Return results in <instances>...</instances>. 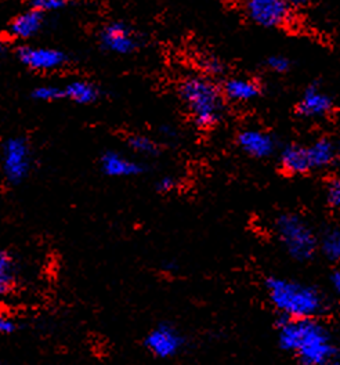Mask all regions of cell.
Returning <instances> with one entry per match:
<instances>
[{
  "mask_svg": "<svg viewBox=\"0 0 340 365\" xmlns=\"http://www.w3.org/2000/svg\"><path fill=\"white\" fill-rule=\"evenodd\" d=\"M68 0H32V9L41 11V13H48V11H57L67 6Z\"/></svg>",
  "mask_w": 340,
  "mask_h": 365,
  "instance_id": "25",
  "label": "cell"
},
{
  "mask_svg": "<svg viewBox=\"0 0 340 365\" xmlns=\"http://www.w3.org/2000/svg\"><path fill=\"white\" fill-rule=\"evenodd\" d=\"M329 285L336 297H340V267L329 274Z\"/></svg>",
  "mask_w": 340,
  "mask_h": 365,
  "instance_id": "28",
  "label": "cell"
},
{
  "mask_svg": "<svg viewBox=\"0 0 340 365\" xmlns=\"http://www.w3.org/2000/svg\"><path fill=\"white\" fill-rule=\"evenodd\" d=\"M318 253L329 263L340 264V227H329L318 235Z\"/></svg>",
  "mask_w": 340,
  "mask_h": 365,
  "instance_id": "19",
  "label": "cell"
},
{
  "mask_svg": "<svg viewBox=\"0 0 340 365\" xmlns=\"http://www.w3.org/2000/svg\"><path fill=\"white\" fill-rule=\"evenodd\" d=\"M100 45L107 51L125 56L136 50L138 41L126 24L111 23L103 28L100 34Z\"/></svg>",
  "mask_w": 340,
  "mask_h": 365,
  "instance_id": "10",
  "label": "cell"
},
{
  "mask_svg": "<svg viewBox=\"0 0 340 365\" xmlns=\"http://www.w3.org/2000/svg\"><path fill=\"white\" fill-rule=\"evenodd\" d=\"M307 147V155L311 172L325 170L334 166L339 157L338 147L334 140L328 137H319Z\"/></svg>",
  "mask_w": 340,
  "mask_h": 365,
  "instance_id": "14",
  "label": "cell"
},
{
  "mask_svg": "<svg viewBox=\"0 0 340 365\" xmlns=\"http://www.w3.org/2000/svg\"><path fill=\"white\" fill-rule=\"evenodd\" d=\"M179 94L192 122L200 129H210L222 120L226 98L210 78L187 76L180 83Z\"/></svg>",
  "mask_w": 340,
  "mask_h": 365,
  "instance_id": "3",
  "label": "cell"
},
{
  "mask_svg": "<svg viewBox=\"0 0 340 365\" xmlns=\"http://www.w3.org/2000/svg\"><path fill=\"white\" fill-rule=\"evenodd\" d=\"M155 188H157L159 194L168 195V194H172L173 191H176L179 188V180L173 176H163L155 184Z\"/></svg>",
  "mask_w": 340,
  "mask_h": 365,
  "instance_id": "27",
  "label": "cell"
},
{
  "mask_svg": "<svg viewBox=\"0 0 340 365\" xmlns=\"http://www.w3.org/2000/svg\"><path fill=\"white\" fill-rule=\"evenodd\" d=\"M0 365H7V364H4V363H0Z\"/></svg>",
  "mask_w": 340,
  "mask_h": 365,
  "instance_id": "32",
  "label": "cell"
},
{
  "mask_svg": "<svg viewBox=\"0 0 340 365\" xmlns=\"http://www.w3.org/2000/svg\"><path fill=\"white\" fill-rule=\"evenodd\" d=\"M279 168L288 176H302L311 172L307 147L300 144L287 145L279 154Z\"/></svg>",
  "mask_w": 340,
  "mask_h": 365,
  "instance_id": "15",
  "label": "cell"
},
{
  "mask_svg": "<svg viewBox=\"0 0 340 365\" xmlns=\"http://www.w3.org/2000/svg\"><path fill=\"white\" fill-rule=\"evenodd\" d=\"M274 232L285 253L297 263H309L318 253L314 227L294 212L281 213L274 220Z\"/></svg>",
  "mask_w": 340,
  "mask_h": 365,
  "instance_id": "4",
  "label": "cell"
},
{
  "mask_svg": "<svg viewBox=\"0 0 340 365\" xmlns=\"http://www.w3.org/2000/svg\"><path fill=\"white\" fill-rule=\"evenodd\" d=\"M201 67H202V69H204L207 75H212V76L220 75V73H223V71H225L223 63H222L217 57H213V56L204 57V58L201 60Z\"/></svg>",
  "mask_w": 340,
  "mask_h": 365,
  "instance_id": "26",
  "label": "cell"
},
{
  "mask_svg": "<svg viewBox=\"0 0 340 365\" xmlns=\"http://www.w3.org/2000/svg\"><path fill=\"white\" fill-rule=\"evenodd\" d=\"M23 321L16 314L0 309V338H10L21 332Z\"/></svg>",
  "mask_w": 340,
  "mask_h": 365,
  "instance_id": "21",
  "label": "cell"
},
{
  "mask_svg": "<svg viewBox=\"0 0 340 365\" xmlns=\"http://www.w3.org/2000/svg\"><path fill=\"white\" fill-rule=\"evenodd\" d=\"M222 93L232 103H249L262 94V86L249 78H230L223 83Z\"/></svg>",
  "mask_w": 340,
  "mask_h": 365,
  "instance_id": "16",
  "label": "cell"
},
{
  "mask_svg": "<svg viewBox=\"0 0 340 365\" xmlns=\"http://www.w3.org/2000/svg\"><path fill=\"white\" fill-rule=\"evenodd\" d=\"M129 148L141 157H157L159 154V144L151 137L145 135H133L128 140Z\"/></svg>",
  "mask_w": 340,
  "mask_h": 365,
  "instance_id": "20",
  "label": "cell"
},
{
  "mask_svg": "<svg viewBox=\"0 0 340 365\" xmlns=\"http://www.w3.org/2000/svg\"><path fill=\"white\" fill-rule=\"evenodd\" d=\"M264 289L272 309L281 319H321L329 310V302L317 287L287 277H269Z\"/></svg>",
  "mask_w": 340,
  "mask_h": 365,
  "instance_id": "2",
  "label": "cell"
},
{
  "mask_svg": "<svg viewBox=\"0 0 340 365\" xmlns=\"http://www.w3.org/2000/svg\"><path fill=\"white\" fill-rule=\"evenodd\" d=\"M277 344L299 365H322L340 354L331 328L321 319H279Z\"/></svg>",
  "mask_w": 340,
  "mask_h": 365,
  "instance_id": "1",
  "label": "cell"
},
{
  "mask_svg": "<svg viewBox=\"0 0 340 365\" xmlns=\"http://www.w3.org/2000/svg\"><path fill=\"white\" fill-rule=\"evenodd\" d=\"M43 25H45V14L35 9H31L19 14L10 23L9 34L13 38L26 41L36 36L43 29Z\"/></svg>",
  "mask_w": 340,
  "mask_h": 365,
  "instance_id": "17",
  "label": "cell"
},
{
  "mask_svg": "<svg viewBox=\"0 0 340 365\" xmlns=\"http://www.w3.org/2000/svg\"><path fill=\"white\" fill-rule=\"evenodd\" d=\"M17 57L25 67L39 72L63 68L68 61L66 53L61 50L35 46H24L19 48Z\"/></svg>",
  "mask_w": 340,
  "mask_h": 365,
  "instance_id": "8",
  "label": "cell"
},
{
  "mask_svg": "<svg viewBox=\"0 0 340 365\" xmlns=\"http://www.w3.org/2000/svg\"><path fill=\"white\" fill-rule=\"evenodd\" d=\"M322 365H340V354H338V356H335L334 359L328 360L326 363H324V364Z\"/></svg>",
  "mask_w": 340,
  "mask_h": 365,
  "instance_id": "30",
  "label": "cell"
},
{
  "mask_svg": "<svg viewBox=\"0 0 340 365\" xmlns=\"http://www.w3.org/2000/svg\"><path fill=\"white\" fill-rule=\"evenodd\" d=\"M63 91H64V98L82 106L91 104L97 101L100 97L98 88L88 81H72L63 88Z\"/></svg>",
  "mask_w": 340,
  "mask_h": 365,
  "instance_id": "18",
  "label": "cell"
},
{
  "mask_svg": "<svg viewBox=\"0 0 340 365\" xmlns=\"http://www.w3.org/2000/svg\"><path fill=\"white\" fill-rule=\"evenodd\" d=\"M285 1H287V4H288L289 7H292V9H299V7L306 6L310 0H285Z\"/></svg>",
  "mask_w": 340,
  "mask_h": 365,
  "instance_id": "29",
  "label": "cell"
},
{
  "mask_svg": "<svg viewBox=\"0 0 340 365\" xmlns=\"http://www.w3.org/2000/svg\"><path fill=\"white\" fill-rule=\"evenodd\" d=\"M267 68L272 69L275 73H287L291 69V60L284 54H272L266 61Z\"/></svg>",
  "mask_w": 340,
  "mask_h": 365,
  "instance_id": "24",
  "label": "cell"
},
{
  "mask_svg": "<svg viewBox=\"0 0 340 365\" xmlns=\"http://www.w3.org/2000/svg\"><path fill=\"white\" fill-rule=\"evenodd\" d=\"M325 200L329 207L340 210V176L331 179L326 184Z\"/></svg>",
  "mask_w": 340,
  "mask_h": 365,
  "instance_id": "23",
  "label": "cell"
},
{
  "mask_svg": "<svg viewBox=\"0 0 340 365\" xmlns=\"http://www.w3.org/2000/svg\"><path fill=\"white\" fill-rule=\"evenodd\" d=\"M23 278V266L17 253L0 247V302L19 294Z\"/></svg>",
  "mask_w": 340,
  "mask_h": 365,
  "instance_id": "9",
  "label": "cell"
},
{
  "mask_svg": "<svg viewBox=\"0 0 340 365\" xmlns=\"http://www.w3.org/2000/svg\"><path fill=\"white\" fill-rule=\"evenodd\" d=\"M335 108L332 97L319 89L316 85H310L302 94L300 101L296 106V113L302 118H325Z\"/></svg>",
  "mask_w": 340,
  "mask_h": 365,
  "instance_id": "13",
  "label": "cell"
},
{
  "mask_svg": "<svg viewBox=\"0 0 340 365\" xmlns=\"http://www.w3.org/2000/svg\"><path fill=\"white\" fill-rule=\"evenodd\" d=\"M100 170L111 179H130L141 176L145 172V166L120 153L107 151L100 158Z\"/></svg>",
  "mask_w": 340,
  "mask_h": 365,
  "instance_id": "12",
  "label": "cell"
},
{
  "mask_svg": "<svg viewBox=\"0 0 340 365\" xmlns=\"http://www.w3.org/2000/svg\"><path fill=\"white\" fill-rule=\"evenodd\" d=\"M34 166L32 151L24 137L6 140L1 150V172L4 180L11 185L23 184L31 175Z\"/></svg>",
  "mask_w": 340,
  "mask_h": 365,
  "instance_id": "6",
  "label": "cell"
},
{
  "mask_svg": "<svg viewBox=\"0 0 340 365\" xmlns=\"http://www.w3.org/2000/svg\"><path fill=\"white\" fill-rule=\"evenodd\" d=\"M3 51H4V46H3V42L0 41V56L3 54Z\"/></svg>",
  "mask_w": 340,
  "mask_h": 365,
  "instance_id": "31",
  "label": "cell"
},
{
  "mask_svg": "<svg viewBox=\"0 0 340 365\" xmlns=\"http://www.w3.org/2000/svg\"><path fill=\"white\" fill-rule=\"evenodd\" d=\"M239 150L254 160H267L275 153V138L260 129H244L237 136Z\"/></svg>",
  "mask_w": 340,
  "mask_h": 365,
  "instance_id": "11",
  "label": "cell"
},
{
  "mask_svg": "<svg viewBox=\"0 0 340 365\" xmlns=\"http://www.w3.org/2000/svg\"><path fill=\"white\" fill-rule=\"evenodd\" d=\"M143 347L157 360H173L185 350L187 338L177 325L162 321L145 334Z\"/></svg>",
  "mask_w": 340,
  "mask_h": 365,
  "instance_id": "5",
  "label": "cell"
},
{
  "mask_svg": "<svg viewBox=\"0 0 340 365\" xmlns=\"http://www.w3.org/2000/svg\"><path fill=\"white\" fill-rule=\"evenodd\" d=\"M32 98L42 103H54L64 98V91L57 85H42L32 91Z\"/></svg>",
  "mask_w": 340,
  "mask_h": 365,
  "instance_id": "22",
  "label": "cell"
},
{
  "mask_svg": "<svg viewBox=\"0 0 340 365\" xmlns=\"http://www.w3.org/2000/svg\"><path fill=\"white\" fill-rule=\"evenodd\" d=\"M252 23L263 28H282L292 20V7L285 0H244Z\"/></svg>",
  "mask_w": 340,
  "mask_h": 365,
  "instance_id": "7",
  "label": "cell"
}]
</instances>
